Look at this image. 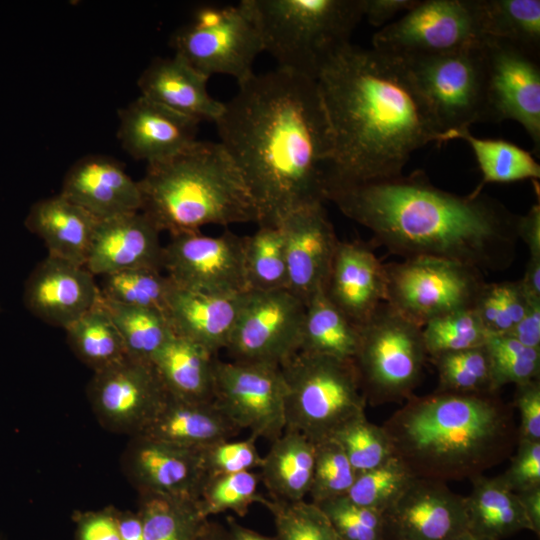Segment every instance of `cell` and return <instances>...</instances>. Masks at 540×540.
Instances as JSON below:
<instances>
[{
  "instance_id": "1",
  "label": "cell",
  "mask_w": 540,
  "mask_h": 540,
  "mask_svg": "<svg viewBox=\"0 0 540 540\" xmlns=\"http://www.w3.org/2000/svg\"><path fill=\"white\" fill-rule=\"evenodd\" d=\"M258 212L278 226L294 211L326 201L334 138L317 84L276 68L238 83L215 122Z\"/></svg>"
},
{
  "instance_id": "2",
  "label": "cell",
  "mask_w": 540,
  "mask_h": 540,
  "mask_svg": "<svg viewBox=\"0 0 540 540\" xmlns=\"http://www.w3.org/2000/svg\"><path fill=\"white\" fill-rule=\"evenodd\" d=\"M334 138L329 188L393 178L443 132L405 61L348 43L316 78Z\"/></svg>"
},
{
  "instance_id": "3",
  "label": "cell",
  "mask_w": 540,
  "mask_h": 540,
  "mask_svg": "<svg viewBox=\"0 0 540 540\" xmlns=\"http://www.w3.org/2000/svg\"><path fill=\"white\" fill-rule=\"evenodd\" d=\"M326 200L404 259L443 258L481 272L505 270L514 260L519 215L481 192L442 190L420 170L331 187Z\"/></svg>"
},
{
  "instance_id": "4",
  "label": "cell",
  "mask_w": 540,
  "mask_h": 540,
  "mask_svg": "<svg viewBox=\"0 0 540 540\" xmlns=\"http://www.w3.org/2000/svg\"><path fill=\"white\" fill-rule=\"evenodd\" d=\"M381 426L414 477L445 483L482 475L518 443L513 407L498 392L413 395Z\"/></svg>"
},
{
  "instance_id": "5",
  "label": "cell",
  "mask_w": 540,
  "mask_h": 540,
  "mask_svg": "<svg viewBox=\"0 0 540 540\" xmlns=\"http://www.w3.org/2000/svg\"><path fill=\"white\" fill-rule=\"evenodd\" d=\"M138 183L141 212L171 236L206 225L259 222L254 200L220 142L197 140L167 160L148 164Z\"/></svg>"
},
{
  "instance_id": "6",
  "label": "cell",
  "mask_w": 540,
  "mask_h": 540,
  "mask_svg": "<svg viewBox=\"0 0 540 540\" xmlns=\"http://www.w3.org/2000/svg\"><path fill=\"white\" fill-rule=\"evenodd\" d=\"M264 52L278 68L316 80L326 60L350 43L362 0H248Z\"/></svg>"
},
{
  "instance_id": "7",
  "label": "cell",
  "mask_w": 540,
  "mask_h": 540,
  "mask_svg": "<svg viewBox=\"0 0 540 540\" xmlns=\"http://www.w3.org/2000/svg\"><path fill=\"white\" fill-rule=\"evenodd\" d=\"M280 368L287 389L285 429L316 444L365 415L367 402L353 360L299 351Z\"/></svg>"
},
{
  "instance_id": "8",
  "label": "cell",
  "mask_w": 540,
  "mask_h": 540,
  "mask_svg": "<svg viewBox=\"0 0 540 540\" xmlns=\"http://www.w3.org/2000/svg\"><path fill=\"white\" fill-rule=\"evenodd\" d=\"M427 359L422 328L386 302L359 326L353 362L366 402L371 405L397 403L413 396Z\"/></svg>"
},
{
  "instance_id": "9",
  "label": "cell",
  "mask_w": 540,
  "mask_h": 540,
  "mask_svg": "<svg viewBox=\"0 0 540 540\" xmlns=\"http://www.w3.org/2000/svg\"><path fill=\"white\" fill-rule=\"evenodd\" d=\"M174 54L208 78L228 75L241 83L264 52L261 32L248 0L236 5L204 6L171 38Z\"/></svg>"
},
{
  "instance_id": "10",
  "label": "cell",
  "mask_w": 540,
  "mask_h": 540,
  "mask_svg": "<svg viewBox=\"0 0 540 540\" xmlns=\"http://www.w3.org/2000/svg\"><path fill=\"white\" fill-rule=\"evenodd\" d=\"M402 59L443 135L491 123L485 41L449 53Z\"/></svg>"
},
{
  "instance_id": "11",
  "label": "cell",
  "mask_w": 540,
  "mask_h": 540,
  "mask_svg": "<svg viewBox=\"0 0 540 540\" xmlns=\"http://www.w3.org/2000/svg\"><path fill=\"white\" fill-rule=\"evenodd\" d=\"M384 265L386 303L421 328L439 316L473 308L485 284L480 270L443 258L414 257Z\"/></svg>"
},
{
  "instance_id": "12",
  "label": "cell",
  "mask_w": 540,
  "mask_h": 540,
  "mask_svg": "<svg viewBox=\"0 0 540 540\" xmlns=\"http://www.w3.org/2000/svg\"><path fill=\"white\" fill-rule=\"evenodd\" d=\"M477 0H418L377 31L372 48L401 57L438 55L483 43Z\"/></svg>"
},
{
  "instance_id": "13",
  "label": "cell",
  "mask_w": 540,
  "mask_h": 540,
  "mask_svg": "<svg viewBox=\"0 0 540 540\" xmlns=\"http://www.w3.org/2000/svg\"><path fill=\"white\" fill-rule=\"evenodd\" d=\"M304 316L288 289L247 291L225 350L232 361L280 367L300 351Z\"/></svg>"
},
{
  "instance_id": "14",
  "label": "cell",
  "mask_w": 540,
  "mask_h": 540,
  "mask_svg": "<svg viewBox=\"0 0 540 540\" xmlns=\"http://www.w3.org/2000/svg\"><path fill=\"white\" fill-rule=\"evenodd\" d=\"M215 402L241 429L270 442L285 430L286 383L281 368L215 360Z\"/></svg>"
},
{
  "instance_id": "15",
  "label": "cell",
  "mask_w": 540,
  "mask_h": 540,
  "mask_svg": "<svg viewBox=\"0 0 540 540\" xmlns=\"http://www.w3.org/2000/svg\"><path fill=\"white\" fill-rule=\"evenodd\" d=\"M168 393L152 363L126 357L93 373L87 396L98 423L129 437L141 434Z\"/></svg>"
},
{
  "instance_id": "16",
  "label": "cell",
  "mask_w": 540,
  "mask_h": 540,
  "mask_svg": "<svg viewBox=\"0 0 540 540\" xmlns=\"http://www.w3.org/2000/svg\"><path fill=\"white\" fill-rule=\"evenodd\" d=\"M163 269L188 290L240 295L248 291L244 272V237L226 231L217 236L200 231L172 235L163 249Z\"/></svg>"
},
{
  "instance_id": "17",
  "label": "cell",
  "mask_w": 540,
  "mask_h": 540,
  "mask_svg": "<svg viewBox=\"0 0 540 540\" xmlns=\"http://www.w3.org/2000/svg\"><path fill=\"white\" fill-rule=\"evenodd\" d=\"M491 123L521 124L540 153L539 57L506 41L486 38Z\"/></svg>"
},
{
  "instance_id": "18",
  "label": "cell",
  "mask_w": 540,
  "mask_h": 540,
  "mask_svg": "<svg viewBox=\"0 0 540 540\" xmlns=\"http://www.w3.org/2000/svg\"><path fill=\"white\" fill-rule=\"evenodd\" d=\"M129 438L121 455V468L138 494L199 500L206 481L202 449L176 445L143 434Z\"/></svg>"
},
{
  "instance_id": "19",
  "label": "cell",
  "mask_w": 540,
  "mask_h": 540,
  "mask_svg": "<svg viewBox=\"0 0 540 540\" xmlns=\"http://www.w3.org/2000/svg\"><path fill=\"white\" fill-rule=\"evenodd\" d=\"M383 515L392 540H454L467 531L464 497L432 479L415 477Z\"/></svg>"
},
{
  "instance_id": "20",
  "label": "cell",
  "mask_w": 540,
  "mask_h": 540,
  "mask_svg": "<svg viewBox=\"0 0 540 540\" xmlns=\"http://www.w3.org/2000/svg\"><path fill=\"white\" fill-rule=\"evenodd\" d=\"M284 234L288 290L305 305L324 290L339 243L323 204L300 208L280 224Z\"/></svg>"
},
{
  "instance_id": "21",
  "label": "cell",
  "mask_w": 540,
  "mask_h": 540,
  "mask_svg": "<svg viewBox=\"0 0 540 540\" xmlns=\"http://www.w3.org/2000/svg\"><path fill=\"white\" fill-rule=\"evenodd\" d=\"M23 300L34 316L65 329L98 303L100 292L85 266L48 255L29 275Z\"/></svg>"
},
{
  "instance_id": "22",
  "label": "cell",
  "mask_w": 540,
  "mask_h": 540,
  "mask_svg": "<svg viewBox=\"0 0 540 540\" xmlns=\"http://www.w3.org/2000/svg\"><path fill=\"white\" fill-rule=\"evenodd\" d=\"M160 231L141 211L98 220L85 267L93 276L163 269Z\"/></svg>"
},
{
  "instance_id": "23",
  "label": "cell",
  "mask_w": 540,
  "mask_h": 540,
  "mask_svg": "<svg viewBox=\"0 0 540 540\" xmlns=\"http://www.w3.org/2000/svg\"><path fill=\"white\" fill-rule=\"evenodd\" d=\"M118 138L133 158L153 164L193 145L199 121L139 96L119 111Z\"/></svg>"
},
{
  "instance_id": "24",
  "label": "cell",
  "mask_w": 540,
  "mask_h": 540,
  "mask_svg": "<svg viewBox=\"0 0 540 540\" xmlns=\"http://www.w3.org/2000/svg\"><path fill=\"white\" fill-rule=\"evenodd\" d=\"M325 294L360 326L387 300L385 265L360 241H339Z\"/></svg>"
},
{
  "instance_id": "25",
  "label": "cell",
  "mask_w": 540,
  "mask_h": 540,
  "mask_svg": "<svg viewBox=\"0 0 540 540\" xmlns=\"http://www.w3.org/2000/svg\"><path fill=\"white\" fill-rule=\"evenodd\" d=\"M98 220L141 211L142 195L116 160L91 155L78 160L67 172L60 192Z\"/></svg>"
},
{
  "instance_id": "26",
  "label": "cell",
  "mask_w": 540,
  "mask_h": 540,
  "mask_svg": "<svg viewBox=\"0 0 540 540\" xmlns=\"http://www.w3.org/2000/svg\"><path fill=\"white\" fill-rule=\"evenodd\" d=\"M245 293L209 294L188 290L172 282L165 313L176 335L215 355L225 349L230 340Z\"/></svg>"
},
{
  "instance_id": "27",
  "label": "cell",
  "mask_w": 540,
  "mask_h": 540,
  "mask_svg": "<svg viewBox=\"0 0 540 540\" xmlns=\"http://www.w3.org/2000/svg\"><path fill=\"white\" fill-rule=\"evenodd\" d=\"M208 77L180 56L158 57L138 79L141 96L199 122H216L224 103L208 92Z\"/></svg>"
},
{
  "instance_id": "28",
  "label": "cell",
  "mask_w": 540,
  "mask_h": 540,
  "mask_svg": "<svg viewBox=\"0 0 540 540\" xmlns=\"http://www.w3.org/2000/svg\"><path fill=\"white\" fill-rule=\"evenodd\" d=\"M241 429L215 402H193L167 395L163 405L141 433L176 445L204 449L230 440Z\"/></svg>"
},
{
  "instance_id": "29",
  "label": "cell",
  "mask_w": 540,
  "mask_h": 540,
  "mask_svg": "<svg viewBox=\"0 0 540 540\" xmlns=\"http://www.w3.org/2000/svg\"><path fill=\"white\" fill-rule=\"evenodd\" d=\"M98 219L62 194L36 202L25 219L50 256L85 266Z\"/></svg>"
},
{
  "instance_id": "30",
  "label": "cell",
  "mask_w": 540,
  "mask_h": 540,
  "mask_svg": "<svg viewBox=\"0 0 540 540\" xmlns=\"http://www.w3.org/2000/svg\"><path fill=\"white\" fill-rule=\"evenodd\" d=\"M215 355L174 334L151 363L167 393L187 401H215Z\"/></svg>"
},
{
  "instance_id": "31",
  "label": "cell",
  "mask_w": 540,
  "mask_h": 540,
  "mask_svg": "<svg viewBox=\"0 0 540 540\" xmlns=\"http://www.w3.org/2000/svg\"><path fill=\"white\" fill-rule=\"evenodd\" d=\"M472 489L464 497L467 531L486 540H502L530 530L517 493L501 479L479 475L471 479Z\"/></svg>"
},
{
  "instance_id": "32",
  "label": "cell",
  "mask_w": 540,
  "mask_h": 540,
  "mask_svg": "<svg viewBox=\"0 0 540 540\" xmlns=\"http://www.w3.org/2000/svg\"><path fill=\"white\" fill-rule=\"evenodd\" d=\"M315 449L306 436L288 429L271 442L258 473L270 498L304 500L312 483Z\"/></svg>"
},
{
  "instance_id": "33",
  "label": "cell",
  "mask_w": 540,
  "mask_h": 540,
  "mask_svg": "<svg viewBox=\"0 0 540 540\" xmlns=\"http://www.w3.org/2000/svg\"><path fill=\"white\" fill-rule=\"evenodd\" d=\"M358 340L359 326L330 301L324 290L306 303L301 352L353 360Z\"/></svg>"
},
{
  "instance_id": "34",
  "label": "cell",
  "mask_w": 540,
  "mask_h": 540,
  "mask_svg": "<svg viewBox=\"0 0 540 540\" xmlns=\"http://www.w3.org/2000/svg\"><path fill=\"white\" fill-rule=\"evenodd\" d=\"M460 139L473 151L482 172V182L475 189L488 183H512L524 180L537 181L540 178V165L531 152L504 139L479 138L470 129L448 132L443 135V143Z\"/></svg>"
},
{
  "instance_id": "35",
  "label": "cell",
  "mask_w": 540,
  "mask_h": 540,
  "mask_svg": "<svg viewBox=\"0 0 540 540\" xmlns=\"http://www.w3.org/2000/svg\"><path fill=\"white\" fill-rule=\"evenodd\" d=\"M145 540H198L208 523L198 499L139 494Z\"/></svg>"
},
{
  "instance_id": "36",
  "label": "cell",
  "mask_w": 540,
  "mask_h": 540,
  "mask_svg": "<svg viewBox=\"0 0 540 540\" xmlns=\"http://www.w3.org/2000/svg\"><path fill=\"white\" fill-rule=\"evenodd\" d=\"M485 37L506 41L539 57L540 0H477Z\"/></svg>"
},
{
  "instance_id": "37",
  "label": "cell",
  "mask_w": 540,
  "mask_h": 540,
  "mask_svg": "<svg viewBox=\"0 0 540 540\" xmlns=\"http://www.w3.org/2000/svg\"><path fill=\"white\" fill-rule=\"evenodd\" d=\"M65 331L70 348L93 373L127 357L121 336L101 296L94 307L66 327Z\"/></svg>"
},
{
  "instance_id": "38",
  "label": "cell",
  "mask_w": 540,
  "mask_h": 540,
  "mask_svg": "<svg viewBox=\"0 0 540 540\" xmlns=\"http://www.w3.org/2000/svg\"><path fill=\"white\" fill-rule=\"evenodd\" d=\"M101 301L115 324L127 356L151 363L155 354L175 334L164 311Z\"/></svg>"
},
{
  "instance_id": "39",
  "label": "cell",
  "mask_w": 540,
  "mask_h": 540,
  "mask_svg": "<svg viewBox=\"0 0 540 540\" xmlns=\"http://www.w3.org/2000/svg\"><path fill=\"white\" fill-rule=\"evenodd\" d=\"M244 272L248 291L288 289V269L282 227L259 225L244 237Z\"/></svg>"
},
{
  "instance_id": "40",
  "label": "cell",
  "mask_w": 540,
  "mask_h": 540,
  "mask_svg": "<svg viewBox=\"0 0 540 540\" xmlns=\"http://www.w3.org/2000/svg\"><path fill=\"white\" fill-rule=\"evenodd\" d=\"M102 299L127 306L155 308L165 312L172 281L160 270L136 268L101 276Z\"/></svg>"
},
{
  "instance_id": "41",
  "label": "cell",
  "mask_w": 540,
  "mask_h": 540,
  "mask_svg": "<svg viewBox=\"0 0 540 540\" xmlns=\"http://www.w3.org/2000/svg\"><path fill=\"white\" fill-rule=\"evenodd\" d=\"M489 333L473 308L439 316L422 327L428 358L482 347Z\"/></svg>"
},
{
  "instance_id": "42",
  "label": "cell",
  "mask_w": 540,
  "mask_h": 540,
  "mask_svg": "<svg viewBox=\"0 0 540 540\" xmlns=\"http://www.w3.org/2000/svg\"><path fill=\"white\" fill-rule=\"evenodd\" d=\"M530 301L519 280L485 282L473 309L490 335H507L524 317Z\"/></svg>"
},
{
  "instance_id": "43",
  "label": "cell",
  "mask_w": 540,
  "mask_h": 540,
  "mask_svg": "<svg viewBox=\"0 0 540 540\" xmlns=\"http://www.w3.org/2000/svg\"><path fill=\"white\" fill-rule=\"evenodd\" d=\"M438 373L437 391L453 393L495 392L485 348H472L431 358Z\"/></svg>"
},
{
  "instance_id": "44",
  "label": "cell",
  "mask_w": 540,
  "mask_h": 540,
  "mask_svg": "<svg viewBox=\"0 0 540 540\" xmlns=\"http://www.w3.org/2000/svg\"><path fill=\"white\" fill-rule=\"evenodd\" d=\"M260 504L272 514L278 540H338L330 521L313 502L263 496Z\"/></svg>"
},
{
  "instance_id": "45",
  "label": "cell",
  "mask_w": 540,
  "mask_h": 540,
  "mask_svg": "<svg viewBox=\"0 0 540 540\" xmlns=\"http://www.w3.org/2000/svg\"><path fill=\"white\" fill-rule=\"evenodd\" d=\"M485 348L495 392L507 384L539 379L540 349L525 346L509 335H489Z\"/></svg>"
},
{
  "instance_id": "46",
  "label": "cell",
  "mask_w": 540,
  "mask_h": 540,
  "mask_svg": "<svg viewBox=\"0 0 540 540\" xmlns=\"http://www.w3.org/2000/svg\"><path fill=\"white\" fill-rule=\"evenodd\" d=\"M414 478L393 456L376 468L358 473L346 496L355 504L384 514Z\"/></svg>"
},
{
  "instance_id": "47",
  "label": "cell",
  "mask_w": 540,
  "mask_h": 540,
  "mask_svg": "<svg viewBox=\"0 0 540 540\" xmlns=\"http://www.w3.org/2000/svg\"><path fill=\"white\" fill-rule=\"evenodd\" d=\"M259 481V474L253 471L206 478L199 497L204 514L208 518L226 511L246 515L249 507L263 497L258 492Z\"/></svg>"
},
{
  "instance_id": "48",
  "label": "cell",
  "mask_w": 540,
  "mask_h": 540,
  "mask_svg": "<svg viewBox=\"0 0 540 540\" xmlns=\"http://www.w3.org/2000/svg\"><path fill=\"white\" fill-rule=\"evenodd\" d=\"M331 439L341 446L357 474L376 468L394 456L382 426L370 422L366 415L344 425Z\"/></svg>"
},
{
  "instance_id": "49",
  "label": "cell",
  "mask_w": 540,
  "mask_h": 540,
  "mask_svg": "<svg viewBox=\"0 0 540 540\" xmlns=\"http://www.w3.org/2000/svg\"><path fill=\"white\" fill-rule=\"evenodd\" d=\"M315 462L309 491L311 502L323 501L347 495L357 473L341 446L328 439L315 444Z\"/></svg>"
},
{
  "instance_id": "50",
  "label": "cell",
  "mask_w": 540,
  "mask_h": 540,
  "mask_svg": "<svg viewBox=\"0 0 540 540\" xmlns=\"http://www.w3.org/2000/svg\"><path fill=\"white\" fill-rule=\"evenodd\" d=\"M316 505L341 540H389L383 513L355 504L346 495Z\"/></svg>"
},
{
  "instance_id": "51",
  "label": "cell",
  "mask_w": 540,
  "mask_h": 540,
  "mask_svg": "<svg viewBox=\"0 0 540 540\" xmlns=\"http://www.w3.org/2000/svg\"><path fill=\"white\" fill-rule=\"evenodd\" d=\"M256 440L250 435L244 440H226L202 449L206 478L259 468L263 456L258 452Z\"/></svg>"
},
{
  "instance_id": "52",
  "label": "cell",
  "mask_w": 540,
  "mask_h": 540,
  "mask_svg": "<svg viewBox=\"0 0 540 540\" xmlns=\"http://www.w3.org/2000/svg\"><path fill=\"white\" fill-rule=\"evenodd\" d=\"M515 493L540 487V442L518 440L510 466L499 475Z\"/></svg>"
},
{
  "instance_id": "53",
  "label": "cell",
  "mask_w": 540,
  "mask_h": 540,
  "mask_svg": "<svg viewBox=\"0 0 540 540\" xmlns=\"http://www.w3.org/2000/svg\"><path fill=\"white\" fill-rule=\"evenodd\" d=\"M514 407L520 414L518 440L540 442V381L516 385Z\"/></svg>"
},
{
  "instance_id": "54",
  "label": "cell",
  "mask_w": 540,
  "mask_h": 540,
  "mask_svg": "<svg viewBox=\"0 0 540 540\" xmlns=\"http://www.w3.org/2000/svg\"><path fill=\"white\" fill-rule=\"evenodd\" d=\"M117 513L118 509L112 506L75 512L76 540H121Z\"/></svg>"
},
{
  "instance_id": "55",
  "label": "cell",
  "mask_w": 540,
  "mask_h": 540,
  "mask_svg": "<svg viewBox=\"0 0 540 540\" xmlns=\"http://www.w3.org/2000/svg\"><path fill=\"white\" fill-rule=\"evenodd\" d=\"M418 0H362L363 18L375 26H383L396 14L407 12Z\"/></svg>"
},
{
  "instance_id": "56",
  "label": "cell",
  "mask_w": 540,
  "mask_h": 540,
  "mask_svg": "<svg viewBox=\"0 0 540 540\" xmlns=\"http://www.w3.org/2000/svg\"><path fill=\"white\" fill-rule=\"evenodd\" d=\"M507 335L525 346L540 349V300L530 301L524 317Z\"/></svg>"
},
{
  "instance_id": "57",
  "label": "cell",
  "mask_w": 540,
  "mask_h": 540,
  "mask_svg": "<svg viewBox=\"0 0 540 540\" xmlns=\"http://www.w3.org/2000/svg\"><path fill=\"white\" fill-rule=\"evenodd\" d=\"M517 236L528 248L529 257L540 258V202L517 220Z\"/></svg>"
},
{
  "instance_id": "58",
  "label": "cell",
  "mask_w": 540,
  "mask_h": 540,
  "mask_svg": "<svg viewBox=\"0 0 540 540\" xmlns=\"http://www.w3.org/2000/svg\"><path fill=\"white\" fill-rule=\"evenodd\" d=\"M531 531L540 534V487L517 493Z\"/></svg>"
},
{
  "instance_id": "59",
  "label": "cell",
  "mask_w": 540,
  "mask_h": 540,
  "mask_svg": "<svg viewBox=\"0 0 540 540\" xmlns=\"http://www.w3.org/2000/svg\"><path fill=\"white\" fill-rule=\"evenodd\" d=\"M117 516L121 540H145L141 517L137 511L118 510Z\"/></svg>"
},
{
  "instance_id": "60",
  "label": "cell",
  "mask_w": 540,
  "mask_h": 540,
  "mask_svg": "<svg viewBox=\"0 0 540 540\" xmlns=\"http://www.w3.org/2000/svg\"><path fill=\"white\" fill-rule=\"evenodd\" d=\"M519 281L529 300H540V258L529 257L523 278Z\"/></svg>"
},
{
  "instance_id": "61",
  "label": "cell",
  "mask_w": 540,
  "mask_h": 540,
  "mask_svg": "<svg viewBox=\"0 0 540 540\" xmlns=\"http://www.w3.org/2000/svg\"><path fill=\"white\" fill-rule=\"evenodd\" d=\"M227 523V540H278L276 536H266L251 530L239 524L233 518L228 517Z\"/></svg>"
},
{
  "instance_id": "62",
  "label": "cell",
  "mask_w": 540,
  "mask_h": 540,
  "mask_svg": "<svg viewBox=\"0 0 540 540\" xmlns=\"http://www.w3.org/2000/svg\"><path fill=\"white\" fill-rule=\"evenodd\" d=\"M198 540H227V531L219 524L208 521Z\"/></svg>"
},
{
  "instance_id": "63",
  "label": "cell",
  "mask_w": 540,
  "mask_h": 540,
  "mask_svg": "<svg viewBox=\"0 0 540 540\" xmlns=\"http://www.w3.org/2000/svg\"><path fill=\"white\" fill-rule=\"evenodd\" d=\"M454 540H486V539H483V538H480V537H477L471 533H469L468 531H465L464 533H462L461 535H459L457 538H455Z\"/></svg>"
},
{
  "instance_id": "64",
  "label": "cell",
  "mask_w": 540,
  "mask_h": 540,
  "mask_svg": "<svg viewBox=\"0 0 540 540\" xmlns=\"http://www.w3.org/2000/svg\"><path fill=\"white\" fill-rule=\"evenodd\" d=\"M338 540H341V539L338 537Z\"/></svg>"
}]
</instances>
